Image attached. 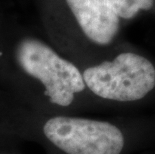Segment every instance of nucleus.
Instances as JSON below:
<instances>
[{"mask_svg":"<svg viewBox=\"0 0 155 154\" xmlns=\"http://www.w3.org/2000/svg\"><path fill=\"white\" fill-rule=\"evenodd\" d=\"M0 132L37 143L47 154H136L155 138V119L43 113L0 93Z\"/></svg>","mask_w":155,"mask_h":154,"instance_id":"1","label":"nucleus"},{"mask_svg":"<svg viewBox=\"0 0 155 154\" xmlns=\"http://www.w3.org/2000/svg\"><path fill=\"white\" fill-rule=\"evenodd\" d=\"M13 100L43 113L100 111L85 87L81 69L46 42L23 36L11 46Z\"/></svg>","mask_w":155,"mask_h":154,"instance_id":"2","label":"nucleus"},{"mask_svg":"<svg viewBox=\"0 0 155 154\" xmlns=\"http://www.w3.org/2000/svg\"><path fill=\"white\" fill-rule=\"evenodd\" d=\"M81 73L89 96L100 111L137 108L155 92V65L133 51L88 64Z\"/></svg>","mask_w":155,"mask_h":154,"instance_id":"3","label":"nucleus"},{"mask_svg":"<svg viewBox=\"0 0 155 154\" xmlns=\"http://www.w3.org/2000/svg\"><path fill=\"white\" fill-rule=\"evenodd\" d=\"M85 38L97 47L113 43L120 29V18L104 0H66Z\"/></svg>","mask_w":155,"mask_h":154,"instance_id":"4","label":"nucleus"},{"mask_svg":"<svg viewBox=\"0 0 155 154\" xmlns=\"http://www.w3.org/2000/svg\"><path fill=\"white\" fill-rule=\"evenodd\" d=\"M119 18L131 19L139 11L149 10L154 0H104Z\"/></svg>","mask_w":155,"mask_h":154,"instance_id":"5","label":"nucleus"},{"mask_svg":"<svg viewBox=\"0 0 155 154\" xmlns=\"http://www.w3.org/2000/svg\"><path fill=\"white\" fill-rule=\"evenodd\" d=\"M16 142L17 140L10 136L1 141L0 142V154H21L16 149Z\"/></svg>","mask_w":155,"mask_h":154,"instance_id":"6","label":"nucleus"},{"mask_svg":"<svg viewBox=\"0 0 155 154\" xmlns=\"http://www.w3.org/2000/svg\"><path fill=\"white\" fill-rule=\"evenodd\" d=\"M140 154H155V149H148V150H144Z\"/></svg>","mask_w":155,"mask_h":154,"instance_id":"7","label":"nucleus"},{"mask_svg":"<svg viewBox=\"0 0 155 154\" xmlns=\"http://www.w3.org/2000/svg\"><path fill=\"white\" fill-rule=\"evenodd\" d=\"M7 137H9L7 134H4V133H2V132H0V142L3 141L4 139H6Z\"/></svg>","mask_w":155,"mask_h":154,"instance_id":"8","label":"nucleus"}]
</instances>
